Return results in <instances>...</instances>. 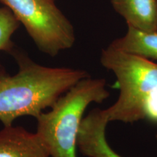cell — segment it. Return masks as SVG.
<instances>
[{"label":"cell","mask_w":157,"mask_h":157,"mask_svg":"<svg viewBox=\"0 0 157 157\" xmlns=\"http://www.w3.org/2000/svg\"><path fill=\"white\" fill-rule=\"evenodd\" d=\"M156 140H157V135H156Z\"/></svg>","instance_id":"cell-10"},{"label":"cell","mask_w":157,"mask_h":157,"mask_svg":"<svg viewBox=\"0 0 157 157\" xmlns=\"http://www.w3.org/2000/svg\"><path fill=\"white\" fill-rule=\"evenodd\" d=\"M11 54L18 65L16 74L10 75L0 65V121L5 127L23 116L37 119L77 82L90 76L84 70L42 66L15 49Z\"/></svg>","instance_id":"cell-1"},{"label":"cell","mask_w":157,"mask_h":157,"mask_svg":"<svg viewBox=\"0 0 157 157\" xmlns=\"http://www.w3.org/2000/svg\"><path fill=\"white\" fill-rule=\"evenodd\" d=\"M15 15L41 52L54 57L76 41L69 20L55 0H0Z\"/></svg>","instance_id":"cell-4"},{"label":"cell","mask_w":157,"mask_h":157,"mask_svg":"<svg viewBox=\"0 0 157 157\" xmlns=\"http://www.w3.org/2000/svg\"><path fill=\"white\" fill-rule=\"evenodd\" d=\"M19 25V21L7 7H0V51L13 52L14 44L12 36Z\"/></svg>","instance_id":"cell-9"},{"label":"cell","mask_w":157,"mask_h":157,"mask_svg":"<svg viewBox=\"0 0 157 157\" xmlns=\"http://www.w3.org/2000/svg\"><path fill=\"white\" fill-rule=\"evenodd\" d=\"M109 123L105 110L95 109L83 118L77 137V148L88 157H123L109 146L105 136Z\"/></svg>","instance_id":"cell-5"},{"label":"cell","mask_w":157,"mask_h":157,"mask_svg":"<svg viewBox=\"0 0 157 157\" xmlns=\"http://www.w3.org/2000/svg\"><path fill=\"white\" fill-rule=\"evenodd\" d=\"M127 25L148 32L157 31V0H111Z\"/></svg>","instance_id":"cell-7"},{"label":"cell","mask_w":157,"mask_h":157,"mask_svg":"<svg viewBox=\"0 0 157 157\" xmlns=\"http://www.w3.org/2000/svg\"><path fill=\"white\" fill-rule=\"evenodd\" d=\"M110 96L104 78L88 76L58 98L52 109L37 118L36 134L50 156L77 157V137L84 111L90 104Z\"/></svg>","instance_id":"cell-3"},{"label":"cell","mask_w":157,"mask_h":157,"mask_svg":"<svg viewBox=\"0 0 157 157\" xmlns=\"http://www.w3.org/2000/svg\"><path fill=\"white\" fill-rule=\"evenodd\" d=\"M128 26L127 32L110 44L111 48L150 60H157V31L148 32Z\"/></svg>","instance_id":"cell-8"},{"label":"cell","mask_w":157,"mask_h":157,"mask_svg":"<svg viewBox=\"0 0 157 157\" xmlns=\"http://www.w3.org/2000/svg\"><path fill=\"white\" fill-rule=\"evenodd\" d=\"M101 63L114 74L119 89L117 101L105 109L109 122L157 121V63L111 46L102 51Z\"/></svg>","instance_id":"cell-2"},{"label":"cell","mask_w":157,"mask_h":157,"mask_svg":"<svg viewBox=\"0 0 157 157\" xmlns=\"http://www.w3.org/2000/svg\"><path fill=\"white\" fill-rule=\"evenodd\" d=\"M0 157H50V155L36 133L12 125L0 131Z\"/></svg>","instance_id":"cell-6"}]
</instances>
